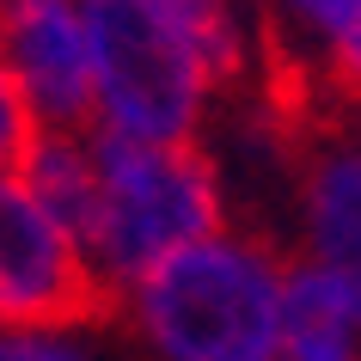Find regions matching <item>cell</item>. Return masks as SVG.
Returning <instances> with one entry per match:
<instances>
[{"label": "cell", "mask_w": 361, "mask_h": 361, "mask_svg": "<svg viewBox=\"0 0 361 361\" xmlns=\"http://www.w3.org/2000/svg\"><path fill=\"white\" fill-rule=\"evenodd\" d=\"M92 123L129 141H190L245 68L233 0H80Z\"/></svg>", "instance_id": "6da1fadb"}, {"label": "cell", "mask_w": 361, "mask_h": 361, "mask_svg": "<svg viewBox=\"0 0 361 361\" xmlns=\"http://www.w3.org/2000/svg\"><path fill=\"white\" fill-rule=\"evenodd\" d=\"M288 264L264 239L209 233L123 294L166 361H276Z\"/></svg>", "instance_id": "7a4b0ae2"}, {"label": "cell", "mask_w": 361, "mask_h": 361, "mask_svg": "<svg viewBox=\"0 0 361 361\" xmlns=\"http://www.w3.org/2000/svg\"><path fill=\"white\" fill-rule=\"evenodd\" d=\"M86 141L98 202L80 251L111 294H129L166 257L221 233V178L196 141H129L104 129Z\"/></svg>", "instance_id": "3957f363"}, {"label": "cell", "mask_w": 361, "mask_h": 361, "mask_svg": "<svg viewBox=\"0 0 361 361\" xmlns=\"http://www.w3.org/2000/svg\"><path fill=\"white\" fill-rule=\"evenodd\" d=\"M116 294L92 276L80 245L31 202L19 178H0V331H74Z\"/></svg>", "instance_id": "277c9868"}, {"label": "cell", "mask_w": 361, "mask_h": 361, "mask_svg": "<svg viewBox=\"0 0 361 361\" xmlns=\"http://www.w3.org/2000/svg\"><path fill=\"white\" fill-rule=\"evenodd\" d=\"M0 61L13 68L37 129H92V56L80 0H0Z\"/></svg>", "instance_id": "5b68a950"}, {"label": "cell", "mask_w": 361, "mask_h": 361, "mask_svg": "<svg viewBox=\"0 0 361 361\" xmlns=\"http://www.w3.org/2000/svg\"><path fill=\"white\" fill-rule=\"evenodd\" d=\"M300 264L324 269L361 312V135H337L300 178Z\"/></svg>", "instance_id": "8992f818"}, {"label": "cell", "mask_w": 361, "mask_h": 361, "mask_svg": "<svg viewBox=\"0 0 361 361\" xmlns=\"http://www.w3.org/2000/svg\"><path fill=\"white\" fill-rule=\"evenodd\" d=\"M276 361H361V312L324 269L288 264Z\"/></svg>", "instance_id": "52a82bcc"}, {"label": "cell", "mask_w": 361, "mask_h": 361, "mask_svg": "<svg viewBox=\"0 0 361 361\" xmlns=\"http://www.w3.org/2000/svg\"><path fill=\"white\" fill-rule=\"evenodd\" d=\"M13 178L31 190V202H37L74 245L86 239V227H92V202H98V171H92V141H86V129H80V135L37 129V141L25 147V159H19ZM80 257H86V251H80Z\"/></svg>", "instance_id": "ba28073f"}, {"label": "cell", "mask_w": 361, "mask_h": 361, "mask_svg": "<svg viewBox=\"0 0 361 361\" xmlns=\"http://www.w3.org/2000/svg\"><path fill=\"white\" fill-rule=\"evenodd\" d=\"M337 92L361 98V0H343L337 6V25H331V37H324L319 61H312Z\"/></svg>", "instance_id": "9c48e42d"}, {"label": "cell", "mask_w": 361, "mask_h": 361, "mask_svg": "<svg viewBox=\"0 0 361 361\" xmlns=\"http://www.w3.org/2000/svg\"><path fill=\"white\" fill-rule=\"evenodd\" d=\"M31 141H37V116H31V104H25L13 68L0 61V178H13V171H19V159H25Z\"/></svg>", "instance_id": "30bf717a"}, {"label": "cell", "mask_w": 361, "mask_h": 361, "mask_svg": "<svg viewBox=\"0 0 361 361\" xmlns=\"http://www.w3.org/2000/svg\"><path fill=\"white\" fill-rule=\"evenodd\" d=\"M0 361H80V349L56 331H0Z\"/></svg>", "instance_id": "8fae6325"}]
</instances>
